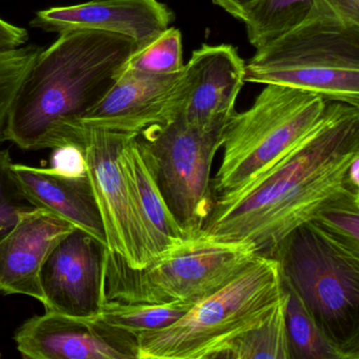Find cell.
Instances as JSON below:
<instances>
[{"instance_id": "cell-1", "label": "cell", "mask_w": 359, "mask_h": 359, "mask_svg": "<svg viewBox=\"0 0 359 359\" xmlns=\"http://www.w3.org/2000/svg\"><path fill=\"white\" fill-rule=\"evenodd\" d=\"M359 158V107L327 102L314 128L272 167L215 198L203 230L255 243L271 256L294 229L353 191L348 170Z\"/></svg>"}, {"instance_id": "cell-2", "label": "cell", "mask_w": 359, "mask_h": 359, "mask_svg": "<svg viewBox=\"0 0 359 359\" xmlns=\"http://www.w3.org/2000/svg\"><path fill=\"white\" fill-rule=\"evenodd\" d=\"M137 46L94 30L60 33L22 79L6 125V140L24 150L81 149V119L110 91Z\"/></svg>"}, {"instance_id": "cell-3", "label": "cell", "mask_w": 359, "mask_h": 359, "mask_svg": "<svg viewBox=\"0 0 359 359\" xmlns=\"http://www.w3.org/2000/svg\"><path fill=\"white\" fill-rule=\"evenodd\" d=\"M276 259L257 255L233 280L163 329L136 335V359H220L285 295Z\"/></svg>"}, {"instance_id": "cell-4", "label": "cell", "mask_w": 359, "mask_h": 359, "mask_svg": "<svg viewBox=\"0 0 359 359\" xmlns=\"http://www.w3.org/2000/svg\"><path fill=\"white\" fill-rule=\"evenodd\" d=\"M255 243L224 239L208 231L188 232L144 268L128 266L108 251L107 302L197 304L228 285L256 256Z\"/></svg>"}, {"instance_id": "cell-5", "label": "cell", "mask_w": 359, "mask_h": 359, "mask_svg": "<svg viewBox=\"0 0 359 359\" xmlns=\"http://www.w3.org/2000/svg\"><path fill=\"white\" fill-rule=\"evenodd\" d=\"M270 257L323 333L359 359V250L311 220L289 233Z\"/></svg>"}, {"instance_id": "cell-6", "label": "cell", "mask_w": 359, "mask_h": 359, "mask_svg": "<svg viewBox=\"0 0 359 359\" xmlns=\"http://www.w3.org/2000/svg\"><path fill=\"white\" fill-rule=\"evenodd\" d=\"M245 83L287 86L359 107V27L306 18L256 50Z\"/></svg>"}, {"instance_id": "cell-7", "label": "cell", "mask_w": 359, "mask_h": 359, "mask_svg": "<svg viewBox=\"0 0 359 359\" xmlns=\"http://www.w3.org/2000/svg\"><path fill=\"white\" fill-rule=\"evenodd\" d=\"M327 102L296 88L266 85L248 110L235 111L224 131L222 163L212 180L215 198L272 167L316 126Z\"/></svg>"}, {"instance_id": "cell-8", "label": "cell", "mask_w": 359, "mask_h": 359, "mask_svg": "<svg viewBox=\"0 0 359 359\" xmlns=\"http://www.w3.org/2000/svg\"><path fill=\"white\" fill-rule=\"evenodd\" d=\"M228 121L205 128L177 117L136 135L165 203L187 232L203 229L213 210L212 163Z\"/></svg>"}, {"instance_id": "cell-9", "label": "cell", "mask_w": 359, "mask_h": 359, "mask_svg": "<svg viewBox=\"0 0 359 359\" xmlns=\"http://www.w3.org/2000/svg\"><path fill=\"white\" fill-rule=\"evenodd\" d=\"M83 126L81 151L104 219L109 251L131 268H144L156 253L121 163V151L132 134Z\"/></svg>"}, {"instance_id": "cell-10", "label": "cell", "mask_w": 359, "mask_h": 359, "mask_svg": "<svg viewBox=\"0 0 359 359\" xmlns=\"http://www.w3.org/2000/svg\"><path fill=\"white\" fill-rule=\"evenodd\" d=\"M108 251L107 245L79 229L65 236L41 269L46 310L79 318H97L107 302Z\"/></svg>"}, {"instance_id": "cell-11", "label": "cell", "mask_w": 359, "mask_h": 359, "mask_svg": "<svg viewBox=\"0 0 359 359\" xmlns=\"http://www.w3.org/2000/svg\"><path fill=\"white\" fill-rule=\"evenodd\" d=\"M29 359H136V336L97 318L47 311L25 321L14 334Z\"/></svg>"}, {"instance_id": "cell-12", "label": "cell", "mask_w": 359, "mask_h": 359, "mask_svg": "<svg viewBox=\"0 0 359 359\" xmlns=\"http://www.w3.org/2000/svg\"><path fill=\"white\" fill-rule=\"evenodd\" d=\"M245 76V62L233 46H201L180 72L175 94L177 117L205 128L228 121Z\"/></svg>"}, {"instance_id": "cell-13", "label": "cell", "mask_w": 359, "mask_h": 359, "mask_svg": "<svg viewBox=\"0 0 359 359\" xmlns=\"http://www.w3.org/2000/svg\"><path fill=\"white\" fill-rule=\"evenodd\" d=\"M174 20L173 12L158 0H91L41 10L30 26L58 34L94 30L121 35L131 39L140 51L170 28Z\"/></svg>"}, {"instance_id": "cell-14", "label": "cell", "mask_w": 359, "mask_h": 359, "mask_svg": "<svg viewBox=\"0 0 359 359\" xmlns=\"http://www.w3.org/2000/svg\"><path fill=\"white\" fill-rule=\"evenodd\" d=\"M180 75L148 74L123 67L108 94L81 123L136 135L152 126L167 125L177 118Z\"/></svg>"}, {"instance_id": "cell-15", "label": "cell", "mask_w": 359, "mask_h": 359, "mask_svg": "<svg viewBox=\"0 0 359 359\" xmlns=\"http://www.w3.org/2000/svg\"><path fill=\"white\" fill-rule=\"evenodd\" d=\"M74 229L47 210L25 212L0 238V293L30 296L43 304L41 269L52 250Z\"/></svg>"}, {"instance_id": "cell-16", "label": "cell", "mask_w": 359, "mask_h": 359, "mask_svg": "<svg viewBox=\"0 0 359 359\" xmlns=\"http://www.w3.org/2000/svg\"><path fill=\"white\" fill-rule=\"evenodd\" d=\"M11 170L33 207L51 212L107 245L104 219L87 170L71 173L54 167L14 163Z\"/></svg>"}, {"instance_id": "cell-17", "label": "cell", "mask_w": 359, "mask_h": 359, "mask_svg": "<svg viewBox=\"0 0 359 359\" xmlns=\"http://www.w3.org/2000/svg\"><path fill=\"white\" fill-rule=\"evenodd\" d=\"M121 163L157 256L188 232L165 203L154 175L140 152L136 134H132L126 142L121 151Z\"/></svg>"}, {"instance_id": "cell-18", "label": "cell", "mask_w": 359, "mask_h": 359, "mask_svg": "<svg viewBox=\"0 0 359 359\" xmlns=\"http://www.w3.org/2000/svg\"><path fill=\"white\" fill-rule=\"evenodd\" d=\"M283 283L287 292L285 323L291 359H356L323 333L302 298Z\"/></svg>"}, {"instance_id": "cell-19", "label": "cell", "mask_w": 359, "mask_h": 359, "mask_svg": "<svg viewBox=\"0 0 359 359\" xmlns=\"http://www.w3.org/2000/svg\"><path fill=\"white\" fill-rule=\"evenodd\" d=\"M314 0H255L243 24L256 50L264 47L306 20Z\"/></svg>"}, {"instance_id": "cell-20", "label": "cell", "mask_w": 359, "mask_h": 359, "mask_svg": "<svg viewBox=\"0 0 359 359\" xmlns=\"http://www.w3.org/2000/svg\"><path fill=\"white\" fill-rule=\"evenodd\" d=\"M287 302L285 290V295L268 318L237 338L220 359H291L285 323Z\"/></svg>"}, {"instance_id": "cell-21", "label": "cell", "mask_w": 359, "mask_h": 359, "mask_svg": "<svg viewBox=\"0 0 359 359\" xmlns=\"http://www.w3.org/2000/svg\"><path fill=\"white\" fill-rule=\"evenodd\" d=\"M194 304L186 302L167 304H125L106 302L100 318L113 327L133 335L169 327L182 318Z\"/></svg>"}, {"instance_id": "cell-22", "label": "cell", "mask_w": 359, "mask_h": 359, "mask_svg": "<svg viewBox=\"0 0 359 359\" xmlns=\"http://www.w3.org/2000/svg\"><path fill=\"white\" fill-rule=\"evenodd\" d=\"M182 33L168 28L144 49L136 51L126 64V68L155 75H172L184 68Z\"/></svg>"}, {"instance_id": "cell-23", "label": "cell", "mask_w": 359, "mask_h": 359, "mask_svg": "<svg viewBox=\"0 0 359 359\" xmlns=\"http://www.w3.org/2000/svg\"><path fill=\"white\" fill-rule=\"evenodd\" d=\"M313 220L336 238L359 250V191L332 201Z\"/></svg>"}, {"instance_id": "cell-24", "label": "cell", "mask_w": 359, "mask_h": 359, "mask_svg": "<svg viewBox=\"0 0 359 359\" xmlns=\"http://www.w3.org/2000/svg\"><path fill=\"white\" fill-rule=\"evenodd\" d=\"M9 150H0V238L5 236L32 205L25 197L12 173Z\"/></svg>"}, {"instance_id": "cell-25", "label": "cell", "mask_w": 359, "mask_h": 359, "mask_svg": "<svg viewBox=\"0 0 359 359\" xmlns=\"http://www.w3.org/2000/svg\"><path fill=\"white\" fill-rule=\"evenodd\" d=\"M306 18H319L342 26L359 27V0H314Z\"/></svg>"}, {"instance_id": "cell-26", "label": "cell", "mask_w": 359, "mask_h": 359, "mask_svg": "<svg viewBox=\"0 0 359 359\" xmlns=\"http://www.w3.org/2000/svg\"><path fill=\"white\" fill-rule=\"evenodd\" d=\"M52 167L71 173L86 171L85 157L81 148L75 146L56 149Z\"/></svg>"}, {"instance_id": "cell-27", "label": "cell", "mask_w": 359, "mask_h": 359, "mask_svg": "<svg viewBox=\"0 0 359 359\" xmlns=\"http://www.w3.org/2000/svg\"><path fill=\"white\" fill-rule=\"evenodd\" d=\"M28 41L29 33L26 29L14 26L0 18V51L22 47Z\"/></svg>"}, {"instance_id": "cell-28", "label": "cell", "mask_w": 359, "mask_h": 359, "mask_svg": "<svg viewBox=\"0 0 359 359\" xmlns=\"http://www.w3.org/2000/svg\"><path fill=\"white\" fill-rule=\"evenodd\" d=\"M213 4L218 7L228 12L230 15L236 20L243 22L247 14L248 8L255 1V0H212Z\"/></svg>"}, {"instance_id": "cell-29", "label": "cell", "mask_w": 359, "mask_h": 359, "mask_svg": "<svg viewBox=\"0 0 359 359\" xmlns=\"http://www.w3.org/2000/svg\"><path fill=\"white\" fill-rule=\"evenodd\" d=\"M346 175H348V184L354 188L359 189V158L355 159L351 163Z\"/></svg>"}]
</instances>
